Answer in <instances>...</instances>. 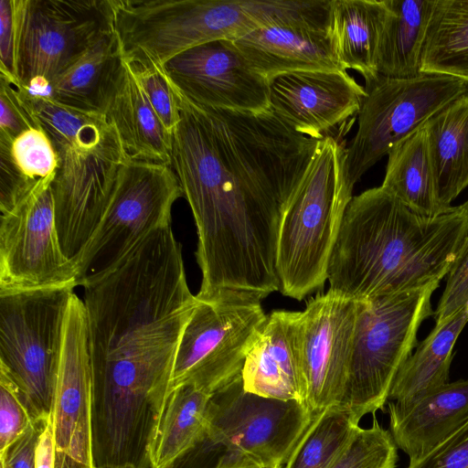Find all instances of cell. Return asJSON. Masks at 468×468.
Returning <instances> with one entry per match:
<instances>
[{
  "mask_svg": "<svg viewBox=\"0 0 468 468\" xmlns=\"http://www.w3.org/2000/svg\"><path fill=\"white\" fill-rule=\"evenodd\" d=\"M11 144L0 141V211L13 206L37 181L19 169L11 154Z\"/></svg>",
  "mask_w": 468,
  "mask_h": 468,
  "instance_id": "obj_38",
  "label": "cell"
},
{
  "mask_svg": "<svg viewBox=\"0 0 468 468\" xmlns=\"http://www.w3.org/2000/svg\"><path fill=\"white\" fill-rule=\"evenodd\" d=\"M459 207L465 213L467 219H468V199L463 205H461ZM467 253H468V233H467L466 239L462 246V249L457 256V259L455 261L453 267L456 266L466 256Z\"/></svg>",
  "mask_w": 468,
  "mask_h": 468,
  "instance_id": "obj_42",
  "label": "cell"
},
{
  "mask_svg": "<svg viewBox=\"0 0 468 468\" xmlns=\"http://www.w3.org/2000/svg\"><path fill=\"white\" fill-rule=\"evenodd\" d=\"M381 186L421 215L437 216L453 208H444L437 198L423 126L390 150Z\"/></svg>",
  "mask_w": 468,
  "mask_h": 468,
  "instance_id": "obj_27",
  "label": "cell"
},
{
  "mask_svg": "<svg viewBox=\"0 0 468 468\" xmlns=\"http://www.w3.org/2000/svg\"><path fill=\"white\" fill-rule=\"evenodd\" d=\"M37 180L0 217V292L77 286L73 263L62 251L51 184Z\"/></svg>",
  "mask_w": 468,
  "mask_h": 468,
  "instance_id": "obj_12",
  "label": "cell"
},
{
  "mask_svg": "<svg viewBox=\"0 0 468 468\" xmlns=\"http://www.w3.org/2000/svg\"><path fill=\"white\" fill-rule=\"evenodd\" d=\"M73 293L69 287L0 292V369L33 422L51 420Z\"/></svg>",
  "mask_w": 468,
  "mask_h": 468,
  "instance_id": "obj_5",
  "label": "cell"
},
{
  "mask_svg": "<svg viewBox=\"0 0 468 468\" xmlns=\"http://www.w3.org/2000/svg\"><path fill=\"white\" fill-rule=\"evenodd\" d=\"M440 204L446 209L468 186V93L423 125Z\"/></svg>",
  "mask_w": 468,
  "mask_h": 468,
  "instance_id": "obj_23",
  "label": "cell"
},
{
  "mask_svg": "<svg viewBox=\"0 0 468 468\" xmlns=\"http://www.w3.org/2000/svg\"><path fill=\"white\" fill-rule=\"evenodd\" d=\"M103 114L128 159L171 166L173 135L150 105L132 65L122 58L108 87Z\"/></svg>",
  "mask_w": 468,
  "mask_h": 468,
  "instance_id": "obj_20",
  "label": "cell"
},
{
  "mask_svg": "<svg viewBox=\"0 0 468 468\" xmlns=\"http://www.w3.org/2000/svg\"><path fill=\"white\" fill-rule=\"evenodd\" d=\"M388 14L377 56L378 75L412 79L421 74L427 30L436 0H385Z\"/></svg>",
  "mask_w": 468,
  "mask_h": 468,
  "instance_id": "obj_25",
  "label": "cell"
},
{
  "mask_svg": "<svg viewBox=\"0 0 468 468\" xmlns=\"http://www.w3.org/2000/svg\"><path fill=\"white\" fill-rule=\"evenodd\" d=\"M468 322V304L435 324L396 376L388 399L399 410L448 383L453 348Z\"/></svg>",
  "mask_w": 468,
  "mask_h": 468,
  "instance_id": "obj_22",
  "label": "cell"
},
{
  "mask_svg": "<svg viewBox=\"0 0 468 468\" xmlns=\"http://www.w3.org/2000/svg\"><path fill=\"white\" fill-rule=\"evenodd\" d=\"M50 140L58 157L51 184L58 239L74 265L102 219L128 157L106 116L73 136Z\"/></svg>",
  "mask_w": 468,
  "mask_h": 468,
  "instance_id": "obj_9",
  "label": "cell"
},
{
  "mask_svg": "<svg viewBox=\"0 0 468 468\" xmlns=\"http://www.w3.org/2000/svg\"><path fill=\"white\" fill-rule=\"evenodd\" d=\"M282 465H275V466H254V467H246V468H282Z\"/></svg>",
  "mask_w": 468,
  "mask_h": 468,
  "instance_id": "obj_43",
  "label": "cell"
},
{
  "mask_svg": "<svg viewBox=\"0 0 468 468\" xmlns=\"http://www.w3.org/2000/svg\"><path fill=\"white\" fill-rule=\"evenodd\" d=\"M468 304V253L449 272L447 283L434 314L441 323Z\"/></svg>",
  "mask_w": 468,
  "mask_h": 468,
  "instance_id": "obj_39",
  "label": "cell"
},
{
  "mask_svg": "<svg viewBox=\"0 0 468 468\" xmlns=\"http://www.w3.org/2000/svg\"><path fill=\"white\" fill-rule=\"evenodd\" d=\"M50 421L39 420L33 423L0 452L1 468H36V450L39 437Z\"/></svg>",
  "mask_w": 468,
  "mask_h": 468,
  "instance_id": "obj_40",
  "label": "cell"
},
{
  "mask_svg": "<svg viewBox=\"0 0 468 468\" xmlns=\"http://www.w3.org/2000/svg\"><path fill=\"white\" fill-rule=\"evenodd\" d=\"M233 43L251 67L266 77L294 71L345 70L327 19H296L258 28Z\"/></svg>",
  "mask_w": 468,
  "mask_h": 468,
  "instance_id": "obj_18",
  "label": "cell"
},
{
  "mask_svg": "<svg viewBox=\"0 0 468 468\" xmlns=\"http://www.w3.org/2000/svg\"><path fill=\"white\" fill-rule=\"evenodd\" d=\"M365 90L357 130L345 150V175L351 188L395 145L467 94L468 83L438 74L421 73L412 79L378 75L366 83Z\"/></svg>",
  "mask_w": 468,
  "mask_h": 468,
  "instance_id": "obj_11",
  "label": "cell"
},
{
  "mask_svg": "<svg viewBox=\"0 0 468 468\" xmlns=\"http://www.w3.org/2000/svg\"><path fill=\"white\" fill-rule=\"evenodd\" d=\"M182 196L170 165L127 159L102 219L74 262L77 286L112 271L146 237L171 225L172 207Z\"/></svg>",
  "mask_w": 468,
  "mask_h": 468,
  "instance_id": "obj_10",
  "label": "cell"
},
{
  "mask_svg": "<svg viewBox=\"0 0 468 468\" xmlns=\"http://www.w3.org/2000/svg\"><path fill=\"white\" fill-rule=\"evenodd\" d=\"M346 147L333 136L321 143L279 224V291L301 301L327 281L329 259L353 188L345 175Z\"/></svg>",
  "mask_w": 468,
  "mask_h": 468,
  "instance_id": "obj_3",
  "label": "cell"
},
{
  "mask_svg": "<svg viewBox=\"0 0 468 468\" xmlns=\"http://www.w3.org/2000/svg\"><path fill=\"white\" fill-rule=\"evenodd\" d=\"M271 111L297 133L317 140L357 116L367 96L346 70H307L269 79Z\"/></svg>",
  "mask_w": 468,
  "mask_h": 468,
  "instance_id": "obj_17",
  "label": "cell"
},
{
  "mask_svg": "<svg viewBox=\"0 0 468 468\" xmlns=\"http://www.w3.org/2000/svg\"><path fill=\"white\" fill-rule=\"evenodd\" d=\"M197 297L173 365L169 391L190 384L212 395L241 374L268 315L258 294L221 289Z\"/></svg>",
  "mask_w": 468,
  "mask_h": 468,
  "instance_id": "obj_8",
  "label": "cell"
},
{
  "mask_svg": "<svg viewBox=\"0 0 468 468\" xmlns=\"http://www.w3.org/2000/svg\"><path fill=\"white\" fill-rule=\"evenodd\" d=\"M210 396L190 384L168 392L150 449V468H168L192 446Z\"/></svg>",
  "mask_w": 468,
  "mask_h": 468,
  "instance_id": "obj_28",
  "label": "cell"
},
{
  "mask_svg": "<svg viewBox=\"0 0 468 468\" xmlns=\"http://www.w3.org/2000/svg\"><path fill=\"white\" fill-rule=\"evenodd\" d=\"M398 447L389 432L373 420L370 428H358L329 468H397Z\"/></svg>",
  "mask_w": 468,
  "mask_h": 468,
  "instance_id": "obj_31",
  "label": "cell"
},
{
  "mask_svg": "<svg viewBox=\"0 0 468 468\" xmlns=\"http://www.w3.org/2000/svg\"><path fill=\"white\" fill-rule=\"evenodd\" d=\"M440 282L357 303L347 379L340 406L357 422L382 410L401 367L417 344L421 323L433 314Z\"/></svg>",
  "mask_w": 468,
  "mask_h": 468,
  "instance_id": "obj_7",
  "label": "cell"
},
{
  "mask_svg": "<svg viewBox=\"0 0 468 468\" xmlns=\"http://www.w3.org/2000/svg\"><path fill=\"white\" fill-rule=\"evenodd\" d=\"M389 432L410 458L421 457L447 437L468 416V379L448 382L409 408L388 402Z\"/></svg>",
  "mask_w": 468,
  "mask_h": 468,
  "instance_id": "obj_21",
  "label": "cell"
},
{
  "mask_svg": "<svg viewBox=\"0 0 468 468\" xmlns=\"http://www.w3.org/2000/svg\"><path fill=\"white\" fill-rule=\"evenodd\" d=\"M12 156L25 176L37 181L57 172L58 157L43 128H31L11 144Z\"/></svg>",
  "mask_w": 468,
  "mask_h": 468,
  "instance_id": "obj_32",
  "label": "cell"
},
{
  "mask_svg": "<svg viewBox=\"0 0 468 468\" xmlns=\"http://www.w3.org/2000/svg\"><path fill=\"white\" fill-rule=\"evenodd\" d=\"M158 69L197 104L243 112L271 110L269 80L251 67L231 40L193 47Z\"/></svg>",
  "mask_w": 468,
  "mask_h": 468,
  "instance_id": "obj_14",
  "label": "cell"
},
{
  "mask_svg": "<svg viewBox=\"0 0 468 468\" xmlns=\"http://www.w3.org/2000/svg\"><path fill=\"white\" fill-rule=\"evenodd\" d=\"M33 423L14 381L0 369V452Z\"/></svg>",
  "mask_w": 468,
  "mask_h": 468,
  "instance_id": "obj_35",
  "label": "cell"
},
{
  "mask_svg": "<svg viewBox=\"0 0 468 468\" xmlns=\"http://www.w3.org/2000/svg\"><path fill=\"white\" fill-rule=\"evenodd\" d=\"M121 60L116 37L110 30L50 82L46 97L73 109L103 114L108 87Z\"/></svg>",
  "mask_w": 468,
  "mask_h": 468,
  "instance_id": "obj_26",
  "label": "cell"
},
{
  "mask_svg": "<svg viewBox=\"0 0 468 468\" xmlns=\"http://www.w3.org/2000/svg\"><path fill=\"white\" fill-rule=\"evenodd\" d=\"M346 408L335 405L312 417L282 468H329L359 428Z\"/></svg>",
  "mask_w": 468,
  "mask_h": 468,
  "instance_id": "obj_30",
  "label": "cell"
},
{
  "mask_svg": "<svg viewBox=\"0 0 468 468\" xmlns=\"http://www.w3.org/2000/svg\"><path fill=\"white\" fill-rule=\"evenodd\" d=\"M0 141L11 144L24 132L40 127L22 89L0 77Z\"/></svg>",
  "mask_w": 468,
  "mask_h": 468,
  "instance_id": "obj_34",
  "label": "cell"
},
{
  "mask_svg": "<svg viewBox=\"0 0 468 468\" xmlns=\"http://www.w3.org/2000/svg\"><path fill=\"white\" fill-rule=\"evenodd\" d=\"M357 318V302L327 291L302 312L305 407L311 418L339 405L345 391Z\"/></svg>",
  "mask_w": 468,
  "mask_h": 468,
  "instance_id": "obj_16",
  "label": "cell"
},
{
  "mask_svg": "<svg viewBox=\"0 0 468 468\" xmlns=\"http://www.w3.org/2000/svg\"><path fill=\"white\" fill-rule=\"evenodd\" d=\"M112 27L122 59L161 68L193 47L236 40L251 27L241 0H109Z\"/></svg>",
  "mask_w": 468,
  "mask_h": 468,
  "instance_id": "obj_6",
  "label": "cell"
},
{
  "mask_svg": "<svg viewBox=\"0 0 468 468\" xmlns=\"http://www.w3.org/2000/svg\"><path fill=\"white\" fill-rule=\"evenodd\" d=\"M421 73L468 83V0H436L421 58Z\"/></svg>",
  "mask_w": 468,
  "mask_h": 468,
  "instance_id": "obj_29",
  "label": "cell"
},
{
  "mask_svg": "<svg viewBox=\"0 0 468 468\" xmlns=\"http://www.w3.org/2000/svg\"><path fill=\"white\" fill-rule=\"evenodd\" d=\"M19 30L17 0H0V77L19 86L16 50Z\"/></svg>",
  "mask_w": 468,
  "mask_h": 468,
  "instance_id": "obj_37",
  "label": "cell"
},
{
  "mask_svg": "<svg viewBox=\"0 0 468 468\" xmlns=\"http://www.w3.org/2000/svg\"><path fill=\"white\" fill-rule=\"evenodd\" d=\"M130 64L150 105L165 128L173 135L180 121V110L165 76L158 68Z\"/></svg>",
  "mask_w": 468,
  "mask_h": 468,
  "instance_id": "obj_33",
  "label": "cell"
},
{
  "mask_svg": "<svg viewBox=\"0 0 468 468\" xmlns=\"http://www.w3.org/2000/svg\"><path fill=\"white\" fill-rule=\"evenodd\" d=\"M388 8L385 0H331L330 32L343 69H354L365 82L376 79L377 56Z\"/></svg>",
  "mask_w": 468,
  "mask_h": 468,
  "instance_id": "obj_24",
  "label": "cell"
},
{
  "mask_svg": "<svg viewBox=\"0 0 468 468\" xmlns=\"http://www.w3.org/2000/svg\"><path fill=\"white\" fill-rule=\"evenodd\" d=\"M20 87L50 82L101 35L112 30L109 0H17Z\"/></svg>",
  "mask_w": 468,
  "mask_h": 468,
  "instance_id": "obj_13",
  "label": "cell"
},
{
  "mask_svg": "<svg viewBox=\"0 0 468 468\" xmlns=\"http://www.w3.org/2000/svg\"><path fill=\"white\" fill-rule=\"evenodd\" d=\"M168 84L180 110L171 167L197 227L198 292L269 296L279 290L281 217L321 140L297 133L271 110L206 107Z\"/></svg>",
  "mask_w": 468,
  "mask_h": 468,
  "instance_id": "obj_1",
  "label": "cell"
},
{
  "mask_svg": "<svg viewBox=\"0 0 468 468\" xmlns=\"http://www.w3.org/2000/svg\"><path fill=\"white\" fill-rule=\"evenodd\" d=\"M36 468H55V446L51 421L39 437L36 450Z\"/></svg>",
  "mask_w": 468,
  "mask_h": 468,
  "instance_id": "obj_41",
  "label": "cell"
},
{
  "mask_svg": "<svg viewBox=\"0 0 468 468\" xmlns=\"http://www.w3.org/2000/svg\"><path fill=\"white\" fill-rule=\"evenodd\" d=\"M243 388L261 397L305 406L302 312L273 311L245 359Z\"/></svg>",
  "mask_w": 468,
  "mask_h": 468,
  "instance_id": "obj_19",
  "label": "cell"
},
{
  "mask_svg": "<svg viewBox=\"0 0 468 468\" xmlns=\"http://www.w3.org/2000/svg\"><path fill=\"white\" fill-rule=\"evenodd\" d=\"M51 425L55 468H95L87 318L83 301L75 292L66 315Z\"/></svg>",
  "mask_w": 468,
  "mask_h": 468,
  "instance_id": "obj_15",
  "label": "cell"
},
{
  "mask_svg": "<svg viewBox=\"0 0 468 468\" xmlns=\"http://www.w3.org/2000/svg\"><path fill=\"white\" fill-rule=\"evenodd\" d=\"M468 233L460 207L425 216L381 186L353 197L327 269L329 292L354 302L440 282Z\"/></svg>",
  "mask_w": 468,
  "mask_h": 468,
  "instance_id": "obj_2",
  "label": "cell"
},
{
  "mask_svg": "<svg viewBox=\"0 0 468 468\" xmlns=\"http://www.w3.org/2000/svg\"><path fill=\"white\" fill-rule=\"evenodd\" d=\"M407 468H468V416L441 442Z\"/></svg>",
  "mask_w": 468,
  "mask_h": 468,
  "instance_id": "obj_36",
  "label": "cell"
},
{
  "mask_svg": "<svg viewBox=\"0 0 468 468\" xmlns=\"http://www.w3.org/2000/svg\"><path fill=\"white\" fill-rule=\"evenodd\" d=\"M311 419L296 400L247 392L240 374L210 396L198 436L168 468L283 465Z\"/></svg>",
  "mask_w": 468,
  "mask_h": 468,
  "instance_id": "obj_4",
  "label": "cell"
}]
</instances>
